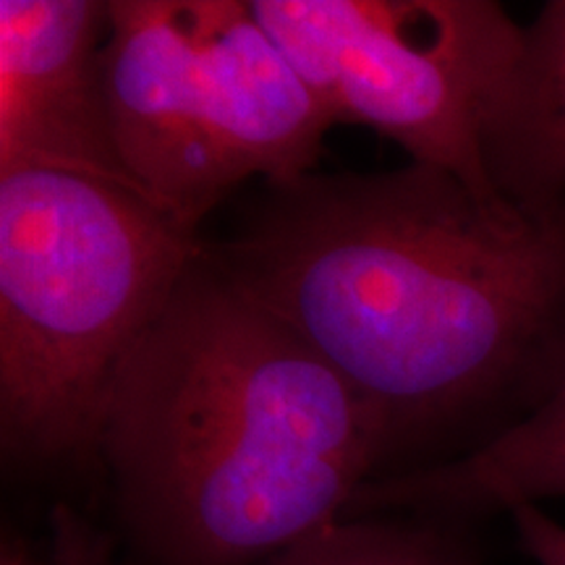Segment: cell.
Here are the masks:
<instances>
[{
  "label": "cell",
  "instance_id": "cell-1",
  "mask_svg": "<svg viewBox=\"0 0 565 565\" xmlns=\"http://www.w3.org/2000/svg\"><path fill=\"white\" fill-rule=\"evenodd\" d=\"M207 249L370 408L380 477L482 448L565 377V200H484L416 162L312 171Z\"/></svg>",
  "mask_w": 565,
  "mask_h": 565
},
{
  "label": "cell",
  "instance_id": "cell-2",
  "mask_svg": "<svg viewBox=\"0 0 565 565\" xmlns=\"http://www.w3.org/2000/svg\"><path fill=\"white\" fill-rule=\"evenodd\" d=\"M95 461L141 565H267L385 469L370 408L207 246L118 374Z\"/></svg>",
  "mask_w": 565,
  "mask_h": 565
},
{
  "label": "cell",
  "instance_id": "cell-3",
  "mask_svg": "<svg viewBox=\"0 0 565 565\" xmlns=\"http://www.w3.org/2000/svg\"><path fill=\"white\" fill-rule=\"evenodd\" d=\"M204 246L126 183L0 171V448L13 469L95 458L118 374Z\"/></svg>",
  "mask_w": 565,
  "mask_h": 565
},
{
  "label": "cell",
  "instance_id": "cell-4",
  "mask_svg": "<svg viewBox=\"0 0 565 565\" xmlns=\"http://www.w3.org/2000/svg\"><path fill=\"white\" fill-rule=\"evenodd\" d=\"M105 68L126 173L194 233L244 181L312 173L333 129L242 0H110Z\"/></svg>",
  "mask_w": 565,
  "mask_h": 565
},
{
  "label": "cell",
  "instance_id": "cell-5",
  "mask_svg": "<svg viewBox=\"0 0 565 565\" xmlns=\"http://www.w3.org/2000/svg\"><path fill=\"white\" fill-rule=\"evenodd\" d=\"M330 126H370L484 200L526 26L492 0H252Z\"/></svg>",
  "mask_w": 565,
  "mask_h": 565
},
{
  "label": "cell",
  "instance_id": "cell-6",
  "mask_svg": "<svg viewBox=\"0 0 565 565\" xmlns=\"http://www.w3.org/2000/svg\"><path fill=\"white\" fill-rule=\"evenodd\" d=\"M108 30L110 0H0V171L134 186L113 131Z\"/></svg>",
  "mask_w": 565,
  "mask_h": 565
},
{
  "label": "cell",
  "instance_id": "cell-7",
  "mask_svg": "<svg viewBox=\"0 0 565 565\" xmlns=\"http://www.w3.org/2000/svg\"><path fill=\"white\" fill-rule=\"evenodd\" d=\"M565 500V377L534 412L456 461L372 479L345 513L466 521Z\"/></svg>",
  "mask_w": 565,
  "mask_h": 565
},
{
  "label": "cell",
  "instance_id": "cell-8",
  "mask_svg": "<svg viewBox=\"0 0 565 565\" xmlns=\"http://www.w3.org/2000/svg\"><path fill=\"white\" fill-rule=\"evenodd\" d=\"M490 166L505 194L565 200V0L547 3L526 26Z\"/></svg>",
  "mask_w": 565,
  "mask_h": 565
},
{
  "label": "cell",
  "instance_id": "cell-9",
  "mask_svg": "<svg viewBox=\"0 0 565 565\" xmlns=\"http://www.w3.org/2000/svg\"><path fill=\"white\" fill-rule=\"evenodd\" d=\"M267 565H479L448 521L351 515Z\"/></svg>",
  "mask_w": 565,
  "mask_h": 565
},
{
  "label": "cell",
  "instance_id": "cell-10",
  "mask_svg": "<svg viewBox=\"0 0 565 565\" xmlns=\"http://www.w3.org/2000/svg\"><path fill=\"white\" fill-rule=\"evenodd\" d=\"M47 547L55 565H121L116 536L66 503L53 508Z\"/></svg>",
  "mask_w": 565,
  "mask_h": 565
},
{
  "label": "cell",
  "instance_id": "cell-11",
  "mask_svg": "<svg viewBox=\"0 0 565 565\" xmlns=\"http://www.w3.org/2000/svg\"><path fill=\"white\" fill-rule=\"evenodd\" d=\"M521 547L536 565H565V526L550 519L540 505H521L511 511Z\"/></svg>",
  "mask_w": 565,
  "mask_h": 565
},
{
  "label": "cell",
  "instance_id": "cell-12",
  "mask_svg": "<svg viewBox=\"0 0 565 565\" xmlns=\"http://www.w3.org/2000/svg\"><path fill=\"white\" fill-rule=\"evenodd\" d=\"M0 565H55V561L51 547L42 550L19 532H6L0 542Z\"/></svg>",
  "mask_w": 565,
  "mask_h": 565
}]
</instances>
